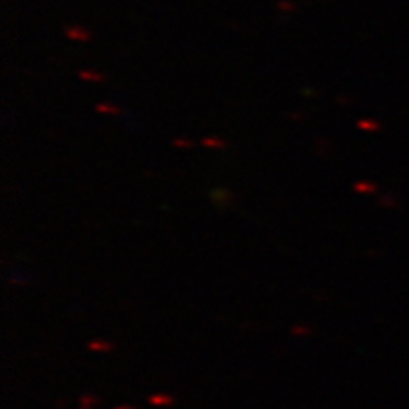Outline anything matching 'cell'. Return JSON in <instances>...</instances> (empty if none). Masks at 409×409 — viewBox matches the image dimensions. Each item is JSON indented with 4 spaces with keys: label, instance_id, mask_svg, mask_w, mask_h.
Segmentation results:
<instances>
[{
    "label": "cell",
    "instance_id": "obj_1",
    "mask_svg": "<svg viewBox=\"0 0 409 409\" xmlns=\"http://www.w3.org/2000/svg\"><path fill=\"white\" fill-rule=\"evenodd\" d=\"M68 38H72L76 42H85V40H89L91 34L87 32L85 29H80V27H68L67 32H65Z\"/></svg>",
    "mask_w": 409,
    "mask_h": 409
},
{
    "label": "cell",
    "instance_id": "obj_2",
    "mask_svg": "<svg viewBox=\"0 0 409 409\" xmlns=\"http://www.w3.org/2000/svg\"><path fill=\"white\" fill-rule=\"evenodd\" d=\"M78 76H80L82 80H91V82H103L104 80L103 74H99V72H91V70H82Z\"/></svg>",
    "mask_w": 409,
    "mask_h": 409
},
{
    "label": "cell",
    "instance_id": "obj_3",
    "mask_svg": "<svg viewBox=\"0 0 409 409\" xmlns=\"http://www.w3.org/2000/svg\"><path fill=\"white\" fill-rule=\"evenodd\" d=\"M99 112H108V114H119V108H112V104H99Z\"/></svg>",
    "mask_w": 409,
    "mask_h": 409
},
{
    "label": "cell",
    "instance_id": "obj_4",
    "mask_svg": "<svg viewBox=\"0 0 409 409\" xmlns=\"http://www.w3.org/2000/svg\"><path fill=\"white\" fill-rule=\"evenodd\" d=\"M203 144H205V146H208V148H222V146H223V142L214 141V139H205V141H203Z\"/></svg>",
    "mask_w": 409,
    "mask_h": 409
}]
</instances>
